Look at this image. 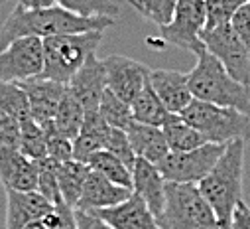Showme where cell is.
Returning a JSON list of instances; mask_svg holds the SVG:
<instances>
[{
	"instance_id": "cell-1",
	"label": "cell",
	"mask_w": 250,
	"mask_h": 229,
	"mask_svg": "<svg viewBox=\"0 0 250 229\" xmlns=\"http://www.w3.org/2000/svg\"><path fill=\"white\" fill-rule=\"evenodd\" d=\"M114 24V18L97 16L85 18L77 16L65 8L51 6L42 10H26L16 4L0 28V51L20 38L47 40L63 34H83V32H104Z\"/></svg>"
},
{
	"instance_id": "cell-2",
	"label": "cell",
	"mask_w": 250,
	"mask_h": 229,
	"mask_svg": "<svg viewBox=\"0 0 250 229\" xmlns=\"http://www.w3.org/2000/svg\"><path fill=\"white\" fill-rule=\"evenodd\" d=\"M244 148L246 140H232L227 144L223 156L209 172V176L199 184L201 194L213 207L219 223L230 229L232 213L242 198V176H244Z\"/></svg>"
},
{
	"instance_id": "cell-3",
	"label": "cell",
	"mask_w": 250,
	"mask_h": 229,
	"mask_svg": "<svg viewBox=\"0 0 250 229\" xmlns=\"http://www.w3.org/2000/svg\"><path fill=\"white\" fill-rule=\"evenodd\" d=\"M189 87L197 101L236 109L250 117V89L236 81L207 49L197 55V64L189 71Z\"/></svg>"
},
{
	"instance_id": "cell-4",
	"label": "cell",
	"mask_w": 250,
	"mask_h": 229,
	"mask_svg": "<svg viewBox=\"0 0 250 229\" xmlns=\"http://www.w3.org/2000/svg\"><path fill=\"white\" fill-rule=\"evenodd\" d=\"M103 42V32L63 34L43 40V69L38 79L69 85Z\"/></svg>"
},
{
	"instance_id": "cell-5",
	"label": "cell",
	"mask_w": 250,
	"mask_h": 229,
	"mask_svg": "<svg viewBox=\"0 0 250 229\" xmlns=\"http://www.w3.org/2000/svg\"><path fill=\"white\" fill-rule=\"evenodd\" d=\"M179 117L197 129L213 144H229L232 140L250 138V117L236 109L193 101Z\"/></svg>"
},
{
	"instance_id": "cell-6",
	"label": "cell",
	"mask_w": 250,
	"mask_h": 229,
	"mask_svg": "<svg viewBox=\"0 0 250 229\" xmlns=\"http://www.w3.org/2000/svg\"><path fill=\"white\" fill-rule=\"evenodd\" d=\"M217 221L213 207L197 184H166V211L160 221L162 229H183Z\"/></svg>"
},
{
	"instance_id": "cell-7",
	"label": "cell",
	"mask_w": 250,
	"mask_h": 229,
	"mask_svg": "<svg viewBox=\"0 0 250 229\" xmlns=\"http://www.w3.org/2000/svg\"><path fill=\"white\" fill-rule=\"evenodd\" d=\"M227 144H205L189 152H169L160 164L158 170L166 182L171 184H201L209 172L215 168L223 156Z\"/></svg>"
},
{
	"instance_id": "cell-8",
	"label": "cell",
	"mask_w": 250,
	"mask_h": 229,
	"mask_svg": "<svg viewBox=\"0 0 250 229\" xmlns=\"http://www.w3.org/2000/svg\"><path fill=\"white\" fill-rule=\"evenodd\" d=\"M205 26H207L205 0H179L173 20L167 26L160 28V38L169 46L199 55L205 49L201 40Z\"/></svg>"
},
{
	"instance_id": "cell-9",
	"label": "cell",
	"mask_w": 250,
	"mask_h": 229,
	"mask_svg": "<svg viewBox=\"0 0 250 229\" xmlns=\"http://www.w3.org/2000/svg\"><path fill=\"white\" fill-rule=\"evenodd\" d=\"M205 49L215 55L225 69L242 85L250 89V53L230 24L203 30L201 34Z\"/></svg>"
},
{
	"instance_id": "cell-10",
	"label": "cell",
	"mask_w": 250,
	"mask_h": 229,
	"mask_svg": "<svg viewBox=\"0 0 250 229\" xmlns=\"http://www.w3.org/2000/svg\"><path fill=\"white\" fill-rule=\"evenodd\" d=\"M43 69V40L20 38L0 51V81L24 83L38 79Z\"/></svg>"
},
{
	"instance_id": "cell-11",
	"label": "cell",
	"mask_w": 250,
	"mask_h": 229,
	"mask_svg": "<svg viewBox=\"0 0 250 229\" xmlns=\"http://www.w3.org/2000/svg\"><path fill=\"white\" fill-rule=\"evenodd\" d=\"M103 64L106 69L108 89L122 101L132 105V101L150 81L152 71L144 64L126 55H108L106 60H103Z\"/></svg>"
},
{
	"instance_id": "cell-12",
	"label": "cell",
	"mask_w": 250,
	"mask_h": 229,
	"mask_svg": "<svg viewBox=\"0 0 250 229\" xmlns=\"http://www.w3.org/2000/svg\"><path fill=\"white\" fill-rule=\"evenodd\" d=\"M0 182L12 192H38L40 168L20 148H0Z\"/></svg>"
},
{
	"instance_id": "cell-13",
	"label": "cell",
	"mask_w": 250,
	"mask_h": 229,
	"mask_svg": "<svg viewBox=\"0 0 250 229\" xmlns=\"http://www.w3.org/2000/svg\"><path fill=\"white\" fill-rule=\"evenodd\" d=\"M67 89L83 105V109L87 113L99 111L101 99H103L104 91L108 89L106 69H104L103 60H99V57L93 53L89 60L85 62V66L77 71V75L71 79Z\"/></svg>"
},
{
	"instance_id": "cell-14",
	"label": "cell",
	"mask_w": 250,
	"mask_h": 229,
	"mask_svg": "<svg viewBox=\"0 0 250 229\" xmlns=\"http://www.w3.org/2000/svg\"><path fill=\"white\" fill-rule=\"evenodd\" d=\"M150 81L156 95L171 114H181L195 101L189 87V73L175 69H154L150 73Z\"/></svg>"
},
{
	"instance_id": "cell-15",
	"label": "cell",
	"mask_w": 250,
	"mask_h": 229,
	"mask_svg": "<svg viewBox=\"0 0 250 229\" xmlns=\"http://www.w3.org/2000/svg\"><path fill=\"white\" fill-rule=\"evenodd\" d=\"M6 229H28L32 223L43 221L55 211V206H51L40 192L22 194L6 190Z\"/></svg>"
},
{
	"instance_id": "cell-16",
	"label": "cell",
	"mask_w": 250,
	"mask_h": 229,
	"mask_svg": "<svg viewBox=\"0 0 250 229\" xmlns=\"http://www.w3.org/2000/svg\"><path fill=\"white\" fill-rule=\"evenodd\" d=\"M91 213L104 219L112 229H162L158 219L154 217V213L138 194H132L120 206L108 209H97Z\"/></svg>"
},
{
	"instance_id": "cell-17",
	"label": "cell",
	"mask_w": 250,
	"mask_h": 229,
	"mask_svg": "<svg viewBox=\"0 0 250 229\" xmlns=\"http://www.w3.org/2000/svg\"><path fill=\"white\" fill-rule=\"evenodd\" d=\"M134 190L122 188L108 178H104L99 172H89V178L85 182L81 200L75 209L79 211H97V209H108L114 206H120L122 202H126Z\"/></svg>"
},
{
	"instance_id": "cell-18",
	"label": "cell",
	"mask_w": 250,
	"mask_h": 229,
	"mask_svg": "<svg viewBox=\"0 0 250 229\" xmlns=\"http://www.w3.org/2000/svg\"><path fill=\"white\" fill-rule=\"evenodd\" d=\"M20 85L28 95L34 121L38 125L51 123L57 114L61 99H63V95L67 91V85L47 81V79H32V81H24Z\"/></svg>"
},
{
	"instance_id": "cell-19",
	"label": "cell",
	"mask_w": 250,
	"mask_h": 229,
	"mask_svg": "<svg viewBox=\"0 0 250 229\" xmlns=\"http://www.w3.org/2000/svg\"><path fill=\"white\" fill-rule=\"evenodd\" d=\"M132 178H134V194H138L146 202V206L160 223L166 211V184H167L162 176V172L158 170L156 164L138 158L132 170Z\"/></svg>"
},
{
	"instance_id": "cell-20",
	"label": "cell",
	"mask_w": 250,
	"mask_h": 229,
	"mask_svg": "<svg viewBox=\"0 0 250 229\" xmlns=\"http://www.w3.org/2000/svg\"><path fill=\"white\" fill-rule=\"evenodd\" d=\"M124 131L128 135V140H130V146H132L136 158L158 166L169 154V146H167L164 131L160 127H150V125L132 121Z\"/></svg>"
},
{
	"instance_id": "cell-21",
	"label": "cell",
	"mask_w": 250,
	"mask_h": 229,
	"mask_svg": "<svg viewBox=\"0 0 250 229\" xmlns=\"http://www.w3.org/2000/svg\"><path fill=\"white\" fill-rule=\"evenodd\" d=\"M110 125L101 117L99 111H91L85 114V123L79 137L73 140V158L85 162L99 150H104L106 138L110 133Z\"/></svg>"
},
{
	"instance_id": "cell-22",
	"label": "cell",
	"mask_w": 250,
	"mask_h": 229,
	"mask_svg": "<svg viewBox=\"0 0 250 229\" xmlns=\"http://www.w3.org/2000/svg\"><path fill=\"white\" fill-rule=\"evenodd\" d=\"M55 168H57V182H59V192H61V198H63V204L75 209L81 200L91 168L89 164L79 162L75 158L63 164H55Z\"/></svg>"
},
{
	"instance_id": "cell-23",
	"label": "cell",
	"mask_w": 250,
	"mask_h": 229,
	"mask_svg": "<svg viewBox=\"0 0 250 229\" xmlns=\"http://www.w3.org/2000/svg\"><path fill=\"white\" fill-rule=\"evenodd\" d=\"M162 131L169 146V152H189V150L209 144V140L189 123H185L179 114H169Z\"/></svg>"
},
{
	"instance_id": "cell-24",
	"label": "cell",
	"mask_w": 250,
	"mask_h": 229,
	"mask_svg": "<svg viewBox=\"0 0 250 229\" xmlns=\"http://www.w3.org/2000/svg\"><path fill=\"white\" fill-rule=\"evenodd\" d=\"M132 109V119L142 123V125H150V127H164V123L169 117V111L164 107V103L160 101V97L156 95L152 81L146 83V87L140 91V95L132 101L130 105Z\"/></svg>"
},
{
	"instance_id": "cell-25",
	"label": "cell",
	"mask_w": 250,
	"mask_h": 229,
	"mask_svg": "<svg viewBox=\"0 0 250 229\" xmlns=\"http://www.w3.org/2000/svg\"><path fill=\"white\" fill-rule=\"evenodd\" d=\"M85 114L87 111L83 109V105L69 93V89L65 91L63 99H61V105L57 109V114L53 119V125L55 129L63 135L65 138H69L71 142L79 137L81 129H83V123H85Z\"/></svg>"
},
{
	"instance_id": "cell-26",
	"label": "cell",
	"mask_w": 250,
	"mask_h": 229,
	"mask_svg": "<svg viewBox=\"0 0 250 229\" xmlns=\"http://www.w3.org/2000/svg\"><path fill=\"white\" fill-rule=\"evenodd\" d=\"M89 168L93 172H99L104 178H108L110 182L134 190V178H132V170L124 164L120 158H116L114 154H110L108 150H99L95 152L89 160H87Z\"/></svg>"
},
{
	"instance_id": "cell-27",
	"label": "cell",
	"mask_w": 250,
	"mask_h": 229,
	"mask_svg": "<svg viewBox=\"0 0 250 229\" xmlns=\"http://www.w3.org/2000/svg\"><path fill=\"white\" fill-rule=\"evenodd\" d=\"M0 109L14 117L20 125L34 119L30 111V101L20 83H2L0 81Z\"/></svg>"
},
{
	"instance_id": "cell-28",
	"label": "cell",
	"mask_w": 250,
	"mask_h": 229,
	"mask_svg": "<svg viewBox=\"0 0 250 229\" xmlns=\"http://www.w3.org/2000/svg\"><path fill=\"white\" fill-rule=\"evenodd\" d=\"M99 114L112 127V129H126L134 119H132V109L126 101L116 97L110 89L104 91L101 105H99Z\"/></svg>"
},
{
	"instance_id": "cell-29",
	"label": "cell",
	"mask_w": 250,
	"mask_h": 229,
	"mask_svg": "<svg viewBox=\"0 0 250 229\" xmlns=\"http://www.w3.org/2000/svg\"><path fill=\"white\" fill-rule=\"evenodd\" d=\"M20 150L36 162L47 158V142H45L43 127L38 125L34 119L20 125Z\"/></svg>"
},
{
	"instance_id": "cell-30",
	"label": "cell",
	"mask_w": 250,
	"mask_h": 229,
	"mask_svg": "<svg viewBox=\"0 0 250 229\" xmlns=\"http://www.w3.org/2000/svg\"><path fill=\"white\" fill-rule=\"evenodd\" d=\"M57 4L85 18H97V16L114 18L118 14V4H114L112 0H57Z\"/></svg>"
},
{
	"instance_id": "cell-31",
	"label": "cell",
	"mask_w": 250,
	"mask_h": 229,
	"mask_svg": "<svg viewBox=\"0 0 250 229\" xmlns=\"http://www.w3.org/2000/svg\"><path fill=\"white\" fill-rule=\"evenodd\" d=\"M248 2V0H205L207 8V26L205 30L230 24L234 14Z\"/></svg>"
},
{
	"instance_id": "cell-32",
	"label": "cell",
	"mask_w": 250,
	"mask_h": 229,
	"mask_svg": "<svg viewBox=\"0 0 250 229\" xmlns=\"http://www.w3.org/2000/svg\"><path fill=\"white\" fill-rule=\"evenodd\" d=\"M42 127H43L45 142H47V158L53 160L55 164H63V162L73 160V142L55 129L53 121L47 125H42Z\"/></svg>"
},
{
	"instance_id": "cell-33",
	"label": "cell",
	"mask_w": 250,
	"mask_h": 229,
	"mask_svg": "<svg viewBox=\"0 0 250 229\" xmlns=\"http://www.w3.org/2000/svg\"><path fill=\"white\" fill-rule=\"evenodd\" d=\"M40 168V182H38V192L51 204V206H59L63 204V198H61L59 192V182H57V168L55 162L45 158L38 162Z\"/></svg>"
},
{
	"instance_id": "cell-34",
	"label": "cell",
	"mask_w": 250,
	"mask_h": 229,
	"mask_svg": "<svg viewBox=\"0 0 250 229\" xmlns=\"http://www.w3.org/2000/svg\"><path fill=\"white\" fill-rule=\"evenodd\" d=\"M177 2L179 0H142L138 12L158 28H164L173 20Z\"/></svg>"
},
{
	"instance_id": "cell-35",
	"label": "cell",
	"mask_w": 250,
	"mask_h": 229,
	"mask_svg": "<svg viewBox=\"0 0 250 229\" xmlns=\"http://www.w3.org/2000/svg\"><path fill=\"white\" fill-rule=\"evenodd\" d=\"M104 150H108L110 154H114L116 158H120L130 170H134L138 158H136V154H134V150L130 146V140H128L126 131H122V129H110Z\"/></svg>"
},
{
	"instance_id": "cell-36",
	"label": "cell",
	"mask_w": 250,
	"mask_h": 229,
	"mask_svg": "<svg viewBox=\"0 0 250 229\" xmlns=\"http://www.w3.org/2000/svg\"><path fill=\"white\" fill-rule=\"evenodd\" d=\"M0 148H20V123L0 109Z\"/></svg>"
},
{
	"instance_id": "cell-37",
	"label": "cell",
	"mask_w": 250,
	"mask_h": 229,
	"mask_svg": "<svg viewBox=\"0 0 250 229\" xmlns=\"http://www.w3.org/2000/svg\"><path fill=\"white\" fill-rule=\"evenodd\" d=\"M230 26H232V30L238 34V38L242 40V44L246 46V49H248V53H250V0L234 14Z\"/></svg>"
},
{
	"instance_id": "cell-38",
	"label": "cell",
	"mask_w": 250,
	"mask_h": 229,
	"mask_svg": "<svg viewBox=\"0 0 250 229\" xmlns=\"http://www.w3.org/2000/svg\"><path fill=\"white\" fill-rule=\"evenodd\" d=\"M75 223H77V229H112L99 215L91 211H79V209H75Z\"/></svg>"
},
{
	"instance_id": "cell-39",
	"label": "cell",
	"mask_w": 250,
	"mask_h": 229,
	"mask_svg": "<svg viewBox=\"0 0 250 229\" xmlns=\"http://www.w3.org/2000/svg\"><path fill=\"white\" fill-rule=\"evenodd\" d=\"M230 229H250V206L244 200L236 206V209L232 213Z\"/></svg>"
},
{
	"instance_id": "cell-40",
	"label": "cell",
	"mask_w": 250,
	"mask_h": 229,
	"mask_svg": "<svg viewBox=\"0 0 250 229\" xmlns=\"http://www.w3.org/2000/svg\"><path fill=\"white\" fill-rule=\"evenodd\" d=\"M18 6L26 10H42V8L57 6V0H18Z\"/></svg>"
},
{
	"instance_id": "cell-41",
	"label": "cell",
	"mask_w": 250,
	"mask_h": 229,
	"mask_svg": "<svg viewBox=\"0 0 250 229\" xmlns=\"http://www.w3.org/2000/svg\"><path fill=\"white\" fill-rule=\"evenodd\" d=\"M183 229H225L219 221L217 223H203V225H189V227H183Z\"/></svg>"
}]
</instances>
